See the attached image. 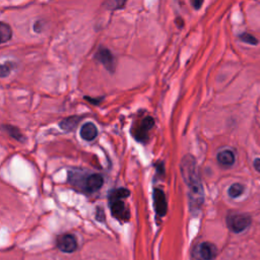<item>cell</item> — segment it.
Wrapping results in <instances>:
<instances>
[{"label": "cell", "instance_id": "obj_10", "mask_svg": "<svg viewBox=\"0 0 260 260\" xmlns=\"http://www.w3.org/2000/svg\"><path fill=\"white\" fill-rule=\"evenodd\" d=\"M104 179L100 174H93L85 180V189L88 192H96L103 186Z\"/></svg>", "mask_w": 260, "mask_h": 260}, {"label": "cell", "instance_id": "obj_14", "mask_svg": "<svg viewBox=\"0 0 260 260\" xmlns=\"http://www.w3.org/2000/svg\"><path fill=\"white\" fill-rule=\"evenodd\" d=\"M11 37H12L11 28L7 24L0 22V44L8 42Z\"/></svg>", "mask_w": 260, "mask_h": 260}, {"label": "cell", "instance_id": "obj_13", "mask_svg": "<svg viewBox=\"0 0 260 260\" xmlns=\"http://www.w3.org/2000/svg\"><path fill=\"white\" fill-rule=\"evenodd\" d=\"M82 119L83 118L76 117V116L68 117V118L63 119L62 121L59 123V126H60V128L65 130V131H71V130H74L76 128L78 123L82 121Z\"/></svg>", "mask_w": 260, "mask_h": 260}, {"label": "cell", "instance_id": "obj_20", "mask_svg": "<svg viewBox=\"0 0 260 260\" xmlns=\"http://www.w3.org/2000/svg\"><path fill=\"white\" fill-rule=\"evenodd\" d=\"M11 72V66L7 63L0 64V77H6Z\"/></svg>", "mask_w": 260, "mask_h": 260}, {"label": "cell", "instance_id": "obj_16", "mask_svg": "<svg viewBox=\"0 0 260 260\" xmlns=\"http://www.w3.org/2000/svg\"><path fill=\"white\" fill-rule=\"evenodd\" d=\"M2 129L7 132L10 136H12L14 139L18 142H24L25 137L23 136V134L21 133V131L18 130V128H16L15 126H11V125H2Z\"/></svg>", "mask_w": 260, "mask_h": 260}, {"label": "cell", "instance_id": "obj_18", "mask_svg": "<svg viewBox=\"0 0 260 260\" xmlns=\"http://www.w3.org/2000/svg\"><path fill=\"white\" fill-rule=\"evenodd\" d=\"M127 2V0H106L104 6L110 10H116L122 8Z\"/></svg>", "mask_w": 260, "mask_h": 260}, {"label": "cell", "instance_id": "obj_11", "mask_svg": "<svg viewBox=\"0 0 260 260\" xmlns=\"http://www.w3.org/2000/svg\"><path fill=\"white\" fill-rule=\"evenodd\" d=\"M218 164L225 167L230 168L235 164V154L231 150H223L219 152L216 156Z\"/></svg>", "mask_w": 260, "mask_h": 260}, {"label": "cell", "instance_id": "obj_6", "mask_svg": "<svg viewBox=\"0 0 260 260\" xmlns=\"http://www.w3.org/2000/svg\"><path fill=\"white\" fill-rule=\"evenodd\" d=\"M96 59L100 63H102L108 71H110V72L115 71V69H116V59L109 49H107L105 47L100 48L96 53Z\"/></svg>", "mask_w": 260, "mask_h": 260}, {"label": "cell", "instance_id": "obj_12", "mask_svg": "<svg viewBox=\"0 0 260 260\" xmlns=\"http://www.w3.org/2000/svg\"><path fill=\"white\" fill-rule=\"evenodd\" d=\"M81 136L83 139H85V141H87V142L94 141V139L98 136L97 126L92 122L86 123L81 129Z\"/></svg>", "mask_w": 260, "mask_h": 260}, {"label": "cell", "instance_id": "obj_4", "mask_svg": "<svg viewBox=\"0 0 260 260\" xmlns=\"http://www.w3.org/2000/svg\"><path fill=\"white\" fill-rule=\"evenodd\" d=\"M155 125V120L152 117H146L143 121L135 126L132 131L133 137L139 143H147L149 141V134Z\"/></svg>", "mask_w": 260, "mask_h": 260}, {"label": "cell", "instance_id": "obj_21", "mask_svg": "<svg viewBox=\"0 0 260 260\" xmlns=\"http://www.w3.org/2000/svg\"><path fill=\"white\" fill-rule=\"evenodd\" d=\"M205 0H191V4L195 9H201Z\"/></svg>", "mask_w": 260, "mask_h": 260}, {"label": "cell", "instance_id": "obj_15", "mask_svg": "<svg viewBox=\"0 0 260 260\" xmlns=\"http://www.w3.org/2000/svg\"><path fill=\"white\" fill-rule=\"evenodd\" d=\"M244 191H245L244 185H242L241 183H234L230 186L228 190V194L231 198H238L240 196H242Z\"/></svg>", "mask_w": 260, "mask_h": 260}, {"label": "cell", "instance_id": "obj_2", "mask_svg": "<svg viewBox=\"0 0 260 260\" xmlns=\"http://www.w3.org/2000/svg\"><path fill=\"white\" fill-rule=\"evenodd\" d=\"M188 203L192 212L201 210L205 203V189L202 182L188 186Z\"/></svg>", "mask_w": 260, "mask_h": 260}, {"label": "cell", "instance_id": "obj_1", "mask_svg": "<svg viewBox=\"0 0 260 260\" xmlns=\"http://www.w3.org/2000/svg\"><path fill=\"white\" fill-rule=\"evenodd\" d=\"M180 170H181V175L187 186L202 182L201 177H199L196 159L193 156L186 155L183 156L181 163H180Z\"/></svg>", "mask_w": 260, "mask_h": 260}, {"label": "cell", "instance_id": "obj_8", "mask_svg": "<svg viewBox=\"0 0 260 260\" xmlns=\"http://www.w3.org/2000/svg\"><path fill=\"white\" fill-rule=\"evenodd\" d=\"M57 247L64 253H72L77 248L76 239L70 234L60 235L57 238Z\"/></svg>", "mask_w": 260, "mask_h": 260}, {"label": "cell", "instance_id": "obj_5", "mask_svg": "<svg viewBox=\"0 0 260 260\" xmlns=\"http://www.w3.org/2000/svg\"><path fill=\"white\" fill-rule=\"evenodd\" d=\"M217 255V248L213 243L204 242L196 246L194 256L198 260H213Z\"/></svg>", "mask_w": 260, "mask_h": 260}, {"label": "cell", "instance_id": "obj_22", "mask_svg": "<svg viewBox=\"0 0 260 260\" xmlns=\"http://www.w3.org/2000/svg\"><path fill=\"white\" fill-rule=\"evenodd\" d=\"M253 166L255 168V170L260 173V157H257L254 159V162H253Z\"/></svg>", "mask_w": 260, "mask_h": 260}, {"label": "cell", "instance_id": "obj_3", "mask_svg": "<svg viewBox=\"0 0 260 260\" xmlns=\"http://www.w3.org/2000/svg\"><path fill=\"white\" fill-rule=\"evenodd\" d=\"M251 224V216L245 213H232L227 217L228 228L236 234L244 232L250 227Z\"/></svg>", "mask_w": 260, "mask_h": 260}, {"label": "cell", "instance_id": "obj_9", "mask_svg": "<svg viewBox=\"0 0 260 260\" xmlns=\"http://www.w3.org/2000/svg\"><path fill=\"white\" fill-rule=\"evenodd\" d=\"M154 206L156 212L158 216L166 215L168 210V205L166 195L162 189L156 188L154 190Z\"/></svg>", "mask_w": 260, "mask_h": 260}, {"label": "cell", "instance_id": "obj_19", "mask_svg": "<svg viewBox=\"0 0 260 260\" xmlns=\"http://www.w3.org/2000/svg\"><path fill=\"white\" fill-rule=\"evenodd\" d=\"M239 39L241 40V41H243L244 43L246 44H249V45H257L258 44V40L251 34H248V33H244V34H241L239 36Z\"/></svg>", "mask_w": 260, "mask_h": 260}, {"label": "cell", "instance_id": "obj_17", "mask_svg": "<svg viewBox=\"0 0 260 260\" xmlns=\"http://www.w3.org/2000/svg\"><path fill=\"white\" fill-rule=\"evenodd\" d=\"M129 194L130 192L128 189L119 188L111 191V193L109 194V199L110 201H112V199H125L129 196Z\"/></svg>", "mask_w": 260, "mask_h": 260}, {"label": "cell", "instance_id": "obj_7", "mask_svg": "<svg viewBox=\"0 0 260 260\" xmlns=\"http://www.w3.org/2000/svg\"><path fill=\"white\" fill-rule=\"evenodd\" d=\"M110 208L112 215L118 221L127 222L129 219L130 213L123 203V199H112L110 201Z\"/></svg>", "mask_w": 260, "mask_h": 260}]
</instances>
